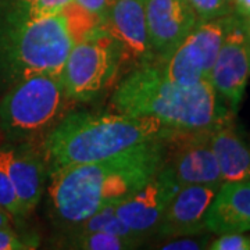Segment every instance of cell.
I'll return each mask as SVG.
<instances>
[{"label":"cell","mask_w":250,"mask_h":250,"mask_svg":"<svg viewBox=\"0 0 250 250\" xmlns=\"http://www.w3.org/2000/svg\"><path fill=\"white\" fill-rule=\"evenodd\" d=\"M11 215L4 211L1 207H0V228H6V227H10L11 225Z\"/></svg>","instance_id":"27"},{"label":"cell","mask_w":250,"mask_h":250,"mask_svg":"<svg viewBox=\"0 0 250 250\" xmlns=\"http://www.w3.org/2000/svg\"><path fill=\"white\" fill-rule=\"evenodd\" d=\"M210 132H177L167 141L164 167L178 187L223 184L220 167L211 149Z\"/></svg>","instance_id":"8"},{"label":"cell","mask_w":250,"mask_h":250,"mask_svg":"<svg viewBox=\"0 0 250 250\" xmlns=\"http://www.w3.org/2000/svg\"><path fill=\"white\" fill-rule=\"evenodd\" d=\"M110 104L117 113L152 117L177 132H210L235 120L210 81L179 85L163 74L161 62L136 65L118 83Z\"/></svg>","instance_id":"3"},{"label":"cell","mask_w":250,"mask_h":250,"mask_svg":"<svg viewBox=\"0 0 250 250\" xmlns=\"http://www.w3.org/2000/svg\"><path fill=\"white\" fill-rule=\"evenodd\" d=\"M207 249L211 250H250V236L243 232L220 233L218 238L208 242Z\"/></svg>","instance_id":"24"},{"label":"cell","mask_w":250,"mask_h":250,"mask_svg":"<svg viewBox=\"0 0 250 250\" xmlns=\"http://www.w3.org/2000/svg\"><path fill=\"white\" fill-rule=\"evenodd\" d=\"M242 18V24H243V29H245V34H246V38L249 41L250 43V14L246 16V17H241Z\"/></svg>","instance_id":"28"},{"label":"cell","mask_w":250,"mask_h":250,"mask_svg":"<svg viewBox=\"0 0 250 250\" xmlns=\"http://www.w3.org/2000/svg\"><path fill=\"white\" fill-rule=\"evenodd\" d=\"M102 28L74 1L59 13L32 17L14 0L0 11V90L34 74L59 75L75 43Z\"/></svg>","instance_id":"2"},{"label":"cell","mask_w":250,"mask_h":250,"mask_svg":"<svg viewBox=\"0 0 250 250\" xmlns=\"http://www.w3.org/2000/svg\"><path fill=\"white\" fill-rule=\"evenodd\" d=\"M208 139L220 167L223 184L249 181L250 139L235 124V120L210 131Z\"/></svg>","instance_id":"16"},{"label":"cell","mask_w":250,"mask_h":250,"mask_svg":"<svg viewBox=\"0 0 250 250\" xmlns=\"http://www.w3.org/2000/svg\"><path fill=\"white\" fill-rule=\"evenodd\" d=\"M231 14L213 20H199L168 60L161 62L163 74L184 86H192L208 80Z\"/></svg>","instance_id":"7"},{"label":"cell","mask_w":250,"mask_h":250,"mask_svg":"<svg viewBox=\"0 0 250 250\" xmlns=\"http://www.w3.org/2000/svg\"><path fill=\"white\" fill-rule=\"evenodd\" d=\"M249 77V41L242 18L232 13L208 81L236 114Z\"/></svg>","instance_id":"9"},{"label":"cell","mask_w":250,"mask_h":250,"mask_svg":"<svg viewBox=\"0 0 250 250\" xmlns=\"http://www.w3.org/2000/svg\"><path fill=\"white\" fill-rule=\"evenodd\" d=\"M72 1L85 11H88L89 14L99 18L103 24L107 18L110 7L114 3V0H72Z\"/></svg>","instance_id":"25"},{"label":"cell","mask_w":250,"mask_h":250,"mask_svg":"<svg viewBox=\"0 0 250 250\" xmlns=\"http://www.w3.org/2000/svg\"><path fill=\"white\" fill-rule=\"evenodd\" d=\"M142 241L107 232H71L67 248L82 250H128L135 249Z\"/></svg>","instance_id":"17"},{"label":"cell","mask_w":250,"mask_h":250,"mask_svg":"<svg viewBox=\"0 0 250 250\" xmlns=\"http://www.w3.org/2000/svg\"><path fill=\"white\" fill-rule=\"evenodd\" d=\"M217 190V187L207 185L178 188L166 206L154 235L160 239H171L205 232L206 213Z\"/></svg>","instance_id":"12"},{"label":"cell","mask_w":250,"mask_h":250,"mask_svg":"<svg viewBox=\"0 0 250 250\" xmlns=\"http://www.w3.org/2000/svg\"><path fill=\"white\" fill-rule=\"evenodd\" d=\"M9 174L22 217L31 214L45 192L47 166L42 150L28 145L9 149Z\"/></svg>","instance_id":"15"},{"label":"cell","mask_w":250,"mask_h":250,"mask_svg":"<svg viewBox=\"0 0 250 250\" xmlns=\"http://www.w3.org/2000/svg\"><path fill=\"white\" fill-rule=\"evenodd\" d=\"M232 11L239 17L250 14V0H232Z\"/></svg>","instance_id":"26"},{"label":"cell","mask_w":250,"mask_h":250,"mask_svg":"<svg viewBox=\"0 0 250 250\" xmlns=\"http://www.w3.org/2000/svg\"><path fill=\"white\" fill-rule=\"evenodd\" d=\"M227 1H228V3H231V4H232V0H227Z\"/></svg>","instance_id":"30"},{"label":"cell","mask_w":250,"mask_h":250,"mask_svg":"<svg viewBox=\"0 0 250 250\" xmlns=\"http://www.w3.org/2000/svg\"><path fill=\"white\" fill-rule=\"evenodd\" d=\"M68 100L59 75H29L4 92L0 100V126L11 141H32L59 124Z\"/></svg>","instance_id":"5"},{"label":"cell","mask_w":250,"mask_h":250,"mask_svg":"<svg viewBox=\"0 0 250 250\" xmlns=\"http://www.w3.org/2000/svg\"><path fill=\"white\" fill-rule=\"evenodd\" d=\"M20 6L32 17L59 13L71 4L72 0H18Z\"/></svg>","instance_id":"23"},{"label":"cell","mask_w":250,"mask_h":250,"mask_svg":"<svg viewBox=\"0 0 250 250\" xmlns=\"http://www.w3.org/2000/svg\"><path fill=\"white\" fill-rule=\"evenodd\" d=\"M205 225L206 231L217 235L249 232L250 179L220 185L206 213Z\"/></svg>","instance_id":"14"},{"label":"cell","mask_w":250,"mask_h":250,"mask_svg":"<svg viewBox=\"0 0 250 250\" xmlns=\"http://www.w3.org/2000/svg\"><path fill=\"white\" fill-rule=\"evenodd\" d=\"M39 246V238L36 235H20L11 225L0 228V250H28Z\"/></svg>","instance_id":"21"},{"label":"cell","mask_w":250,"mask_h":250,"mask_svg":"<svg viewBox=\"0 0 250 250\" xmlns=\"http://www.w3.org/2000/svg\"><path fill=\"white\" fill-rule=\"evenodd\" d=\"M210 242V232L195 233V235H185V236H177L167 239L160 246L164 250H200L207 249V245Z\"/></svg>","instance_id":"22"},{"label":"cell","mask_w":250,"mask_h":250,"mask_svg":"<svg viewBox=\"0 0 250 250\" xmlns=\"http://www.w3.org/2000/svg\"><path fill=\"white\" fill-rule=\"evenodd\" d=\"M178 188L170 171L163 164L154 178L131 196L113 206V208L120 220L138 238L145 239L156 233L164 208Z\"/></svg>","instance_id":"10"},{"label":"cell","mask_w":250,"mask_h":250,"mask_svg":"<svg viewBox=\"0 0 250 250\" xmlns=\"http://www.w3.org/2000/svg\"><path fill=\"white\" fill-rule=\"evenodd\" d=\"M177 131L152 117L71 113L45 135L42 153L50 172L67 166L106 160L143 143L167 141Z\"/></svg>","instance_id":"4"},{"label":"cell","mask_w":250,"mask_h":250,"mask_svg":"<svg viewBox=\"0 0 250 250\" xmlns=\"http://www.w3.org/2000/svg\"><path fill=\"white\" fill-rule=\"evenodd\" d=\"M124 62L123 47L103 27L75 43L59 77L70 100L92 102L113 83Z\"/></svg>","instance_id":"6"},{"label":"cell","mask_w":250,"mask_h":250,"mask_svg":"<svg viewBox=\"0 0 250 250\" xmlns=\"http://www.w3.org/2000/svg\"><path fill=\"white\" fill-rule=\"evenodd\" d=\"M145 11L157 62L168 60L199 21L188 0H145Z\"/></svg>","instance_id":"11"},{"label":"cell","mask_w":250,"mask_h":250,"mask_svg":"<svg viewBox=\"0 0 250 250\" xmlns=\"http://www.w3.org/2000/svg\"><path fill=\"white\" fill-rule=\"evenodd\" d=\"M199 20H213L231 14L232 4L227 0H188Z\"/></svg>","instance_id":"20"},{"label":"cell","mask_w":250,"mask_h":250,"mask_svg":"<svg viewBox=\"0 0 250 250\" xmlns=\"http://www.w3.org/2000/svg\"><path fill=\"white\" fill-rule=\"evenodd\" d=\"M167 141L143 143L106 160L50 171L49 197L56 218L72 227L131 196L161 170Z\"/></svg>","instance_id":"1"},{"label":"cell","mask_w":250,"mask_h":250,"mask_svg":"<svg viewBox=\"0 0 250 250\" xmlns=\"http://www.w3.org/2000/svg\"><path fill=\"white\" fill-rule=\"evenodd\" d=\"M103 25L121 45L125 60L135 67L157 62L149 41L145 0H114Z\"/></svg>","instance_id":"13"},{"label":"cell","mask_w":250,"mask_h":250,"mask_svg":"<svg viewBox=\"0 0 250 250\" xmlns=\"http://www.w3.org/2000/svg\"><path fill=\"white\" fill-rule=\"evenodd\" d=\"M0 207L11 218H22L17 193L9 174V150L0 152Z\"/></svg>","instance_id":"19"},{"label":"cell","mask_w":250,"mask_h":250,"mask_svg":"<svg viewBox=\"0 0 250 250\" xmlns=\"http://www.w3.org/2000/svg\"><path fill=\"white\" fill-rule=\"evenodd\" d=\"M71 232H107L114 233V235H121L125 238H132V239H139L126 225H125L120 217L116 214L113 206L102 208L96 213L89 215L88 218L82 220L77 225L70 227Z\"/></svg>","instance_id":"18"},{"label":"cell","mask_w":250,"mask_h":250,"mask_svg":"<svg viewBox=\"0 0 250 250\" xmlns=\"http://www.w3.org/2000/svg\"><path fill=\"white\" fill-rule=\"evenodd\" d=\"M249 71H250V43H249Z\"/></svg>","instance_id":"29"}]
</instances>
